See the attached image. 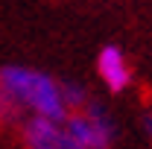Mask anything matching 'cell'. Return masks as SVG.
<instances>
[{"label": "cell", "instance_id": "obj_5", "mask_svg": "<svg viewBox=\"0 0 152 149\" xmlns=\"http://www.w3.org/2000/svg\"><path fill=\"white\" fill-rule=\"evenodd\" d=\"M64 96H67V108H70V111L88 102V93H85V88H82V85H73V82H70V85H64Z\"/></svg>", "mask_w": 152, "mask_h": 149}, {"label": "cell", "instance_id": "obj_4", "mask_svg": "<svg viewBox=\"0 0 152 149\" xmlns=\"http://www.w3.org/2000/svg\"><path fill=\"white\" fill-rule=\"evenodd\" d=\"M96 73L105 82V88L114 91V93L126 91L132 85V64H129L126 53L120 47H114V44L99 50V56H96Z\"/></svg>", "mask_w": 152, "mask_h": 149}, {"label": "cell", "instance_id": "obj_7", "mask_svg": "<svg viewBox=\"0 0 152 149\" xmlns=\"http://www.w3.org/2000/svg\"><path fill=\"white\" fill-rule=\"evenodd\" d=\"M9 105H6V99H3V93H0V117H3V111H6Z\"/></svg>", "mask_w": 152, "mask_h": 149}, {"label": "cell", "instance_id": "obj_2", "mask_svg": "<svg viewBox=\"0 0 152 149\" xmlns=\"http://www.w3.org/2000/svg\"><path fill=\"white\" fill-rule=\"evenodd\" d=\"M64 123H67V129L73 131V137L79 140V146L82 149H111L114 143V120L105 114L102 105H96V102H85V105H79L73 111L64 114Z\"/></svg>", "mask_w": 152, "mask_h": 149}, {"label": "cell", "instance_id": "obj_3", "mask_svg": "<svg viewBox=\"0 0 152 149\" xmlns=\"http://www.w3.org/2000/svg\"><path fill=\"white\" fill-rule=\"evenodd\" d=\"M23 146L26 149H82L64 117H29L23 123Z\"/></svg>", "mask_w": 152, "mask_h": 149}, {"label": "cell", "instance_id": "obj_1", "mask_svg": "<svg viewBox=\"0 0 152 149\" xmlns=\"http://www.w3.org/2000/svg\"><path fill=\"white\" fill-rule=\"evenodd\" d=\"M0 93L9 108H20L29 117H64L67 96L64 85L56 82L50 73H41L32 67H3L0 70Z\"/></svg>", "mask_w": 152, "mask_h": 149}, {"label": "cell", "instance_id": "obj_6", "mask_svg": "<svg viewBox=\"0 0 152 149\" xmlns=\"http://www.w3.org/2000/svg\"><path fill=\"white\" fill-rule=\"evenodd\" d=\"M143 131H146V137L152 140V111H149V114H143Z\"/></svg>", "mask_w": 152, "mask_h": 149}]
</instances>
